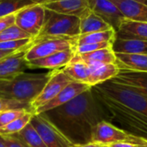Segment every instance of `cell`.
Returning a JSON list of instances; mask_svg holds the SVG:
<instances>
[{
	"label": "cell",
	"mask_w": 147,
	"mask_h": 147,
	"mask_svg": "<svg viewBox=\"0 0 147 147\" xmlns=\"http://www.w3.org/2000/svg\"><path fill=\"white\" fill-rule=\"evenodd\" d=\"M109 115V122L128 134L147 140V98L112 80L91 87Z\"/></svg>",
	"instance_id": "cell-1"
},
{
	"label": "cell",
	"mask_w": 147,
	"mask_h": 147,
	"mask_svg": "<svg viewBox=\"0 0 147 147\" xmlns=\"http://www.w3.org/2000/svg\"><path fill=\"white\" fill-rule=\"evenodd\" d=\"M75 145L90 143L92 129L109 118L92 89L59 107L40 114Z\"/></svg>",
	"instance_id": "cell-2"
},
{
	"label": "cell",
	"mask_w": 147,
	"mask_h": 147,
	"mask_svg": "<svg viewBox=\"0 0 147 147\" xmlns=\"http://www.w3.org/2000/svg\"><path fill=\"white\" fill-rule=\"evenodd\" d=\"M52 71L44 73L22 72L13 78L0 80V98L32 102L49 80Z\"/></svg>",
	"instance_id": "cell-3"
},
{
	"label": "cell",
	"mask_w": 147,
	"mask_h": 147,
	"mask_svg": "<svg viewBox=\"0 0 147 147\" xmlns=\"http://www.w3.org/2000/svg\"><path fill=\"white\" fill-rule=\"evenodd\" d=\"M80 34V18L76 16L57 13L46 9L45 22L37 37H60L75 39Z\"/></svg>",
	"instance_id": "cell-4"
},
{
	"label": "cell",
	"mask_w": 147,
	"mask_h": 147,
	"mask_svg": "<svg viewBox=\"0 0 147 147\" xmlns=\"http://www.w3.org/2000/svg\"><path fill=\"white\" fill-rule=\"evenodd\" d=\"M140 137L132 135L113 123L102 121L92 129L91 143H96L109 146L115 143H132L139 145Z\"/></svg>",
	"instance_id": "cell-5"
},
{
	"label": "cell",
	"mask_w": 147,
	"mask_h": 147,
	"mask_svg": "<svg viewBox=\"0 0 147 147\" xmlns=\"http://www.w3.org/2000/svg\"><path fill=\"white\" fill-rule=\"evenodd\" d=\"M75 39L60 37H45L34 39L33 45L26 52L27 61L45 58L55 53L75 48Z\"/></svg>",
	"instance_id": "cell-6"
},
{
	"label": "cell",
	"mask_w": 147,
	"mask_h": 147,
	"mask_svg": "<svg viewBox=\"0 0 147 147\" xmlns=\"http://www.w3.org/2000/svg\"><path fill=\"white\" fill-rule=\"evenodd\" d=\"M46 9L41 4L28 6L16 14L15 24L33 38L39 35L44 22Z\"/></svg>",
	"instance_id": "cell-7"
},
{
	"label": "cell",
	"mask_w": 147,
	"mask_h": 147,
	"mask_svg": "<svg viewBox=\"0 0 147 147\" xmlns=\"http://www.w3.org/2000/svg\"><path fill=\"white\" fill-rule=\"evenodd\" d=\"M30 123L38 132L47 147H72L74 146L56 127L41 115L34 114Z\"/></svg>",
	"instance_id": "cell-8"
},
{
	"label": "cell",
	"mask_w": 147,
	"mask_h": 147,
	"mask_svg": "<svg viewBox=\"0 0 147 147\" xmlns=\"http://www.w3.org/2000/svg\"><path fill=\"white\" fill-rule=\"evenodd\" d=\"M73 82L63 71L62 68L52 71V75L39 96L31 102L34 112L36 109L43 106L54 98L65 86Z\"/></svg>",
	"instance_id": "cell-9"
},
{
	"label": "cell",
	"mask_w": 147,
	"mask_h": 147,
	"mask_svg": "<svg viewBox=\"0 0 147 147\" xmlns=\"http://www.w3.org/2000/svg\"><path fill=\"white\" fill-rule=\"evenodd\" d=\"M89 9L107 22L116 32L126 18L111 0H88Z\"/></svg>",
	"instance_id": "cell-10"
},
{
	"label": "cell",
	"mask_w": 147,
	"mask_h": 147,
	"mask_svg": "<svg viewBox=\"0 0 147 147\" xmlns=\"http://www.w3.org/2000/svg\"><path fill=\"white\" fill-rule=\"evenodd\" d=\"M90 89H91V86H90L88 84L73 81L70 83L67 86H65L51 101H49L43 106L36 109L34 114H41L48 110H51L53 109H55L57 107H59L63 104H65L68 102L74 99L75 97H77L78 96H79L80 94L89 90Z\"/></svg>",
	"instance_id": "cell-11"
},
{
	"label": "cell",
	"mask_w": 147,
	"mask_h": 147,
	"mask_svg": "<svg viewBox=\"0 0 147 147\" xmlns=\"http://www.w3.org/2000/svg\"><path fill=\"white\" fill-rule=\"evenodd\" d=\"M28 50V49L18 51L0 59V80L13 78L29 69L28 63L25 58Z\"/></svg>",
	"instance_id": "cell-12"
},
{
	"label": "cell",
	"mask_w": 147,
	"mask_h": 147,
	"mask_svg": "<svg viewBox=\"0 0 147 147\" xmlns=\"http://www.w3.org/2000/svg\"><path fill=\"white\" fill-rule=\"evenodd\" d=\"M75 56L74 48L60 51L45 58L28 61L29 69H49L56 70L65 67Z\"/></svg>",
	"instance_id": "cell-13"
},
{
	"label": "cell",
	"mask_w": 147,
	"mask_h": 147,
	"mask_svg": "<svg viewBox=\"0 0 147 147\" xmlns=\"http://www.w3.org/2000/svg\"><path fill=\"white\" fill-rule=\"evenodd\" d=\"M44 8L57 13L76 16L79 18L89 9L88 0H59L43 4Z\"/></svg>",
	"instance_id": "cell-14"
},
{
	"label": "cell",
	"mask_w": 147,
	"mask_h": 147,
	"mask_svg": "<svg viewBox=\"0 0 147 147\" xmlns=\"http://www.w3.org/2000/svg\"><path fill=\"white\" fill-rule=\"evenodd\" d=\"M111 80L133 89L147 98V72L120 71Z\"/></svg>",
	"instance_id": "cell-15"
},
{
	"label": "cell",
	"mask_w": 147,
	"mask_h": 147,
	"mask_svg": "<svg viewBox=\"0 0 147 147\" xmlns=\"http://www.w3.org/2000/svg\"><path fill=\"white\" fill-rule=\"evenodd\" d=\"M88 66L90 75L87 84L91 87L113 79L120 72L116 64H91Z\"/></svg>",
	"instance_id": "cell-16"
},
{
	"label": "cell",
	"mask_w": 147,
	"mask_h": 147,
	"mask_svg": "<svg viewBox=\"0 0 147 147\" xmlns=\"http://www.w3.org/2000/svg\"><path fill=\"white\" fill-rule=\"evenodd\" d=\"M126 19L147 22V5L135 0H111Z\"/></svg>",
	"instance_id": "cell-17"
},
{
	"label": "cell",
	"mask_w": 147,
	"mask_h": 147,
	"mask_svg": "<svg viewBox=\"0 0 147 147\" xmlns=\"http://www.w3.org/2000/svg\"><path fill=\"white\" fill-rule=\"evenodd\" d=\"M117 37L125 40H147V22L125 19L121 23Z\"/></svg>",
	"instance_id": "cell-18"
},
{
	"label": "cell",
	"mask_w": 147,
	"mask_h": 147,
	"mask_svg": "<svg viewBox=\"0 0 147 147\" xmlns=\"http://www.w3.org/2000/svg\"><path fill=\"white\" fill-rule=\"evenodd\" d=\"M120 71L147 72V54L115 53Z\"/></svg>",
	"instance_id": "cell-19"
},
{
	"label": "cell",
	"mask_w": 147,
	"mask_h": 147,
	"mask_svg": "<svg viewBox=\"0 0 147 147\" xmlns=\"http://www.w3.org/2000/svg\"><path fill=\"white\" fill-rule=\"evenodd\" d=\"M110 29H113V28L90 9L80 17V34Z\"/></svg>",
	"instance_id": "cell-20"
},
{
	"label": "cell",
	"mask_w": 147,
	"mask_h": 147,
	"mask_svg": "<svg viewBox=\"0 0 147 147\" xmlns=\"http://www.w3.org/2000/svg\"><path fill=\"white\" fill-rule=\"evenodd\" d=\"M115 53L129 54H147V40H125L116 36L112 44Z\"/></svg>",
	"instance_id": "cell-21"
},
{
	"label": "cell",
	"mask_w": 147,
	"mask_h": 147,
	"mask_svg": "<svg viewBox=\"0 0 147 147\" xmlns=\"http://www.w3.org/2000/svg\"><path fill=\"white\" fill-rule=\"evenodd\" d=\"M75 59L84 62L87 65L91 64H115L116 56L112 47L103 48L91 53L75 54Z\"/></svg>",
	"instance_id": "cell-22"
},
{
	"label": "cell",
	"mask_w": 147,
	"mask_h": 147,
	"mask_svg": "<svg viewBox=\"0 0 147 147\" xmlns=\"http://www.w3.org/2000/svg\"><path fill=\"white\" fill-rule=\"evenodd\" d=\"M64 72L74 82L78 83H88L90 71L87 64L83 61L75 59L74 58L71 62L62 68Z\"/></svg>",
	"instance_id": "cell-23"
},
{
	"label": "cell",
	"mask_w": 147,
	"mask_h": 147,
	"mask_svg": "<svg viewBox=\"0 0 147 147\" xmlns=\"http://www.w3.org/2000/svg\"><path fill=\"white\" fill-rule=\"evenodd\" d=\"M116 36H117L116 31L113 28L106 31L79 34L76 38L75 42H76V46L90 44V43H100V42H106V41L114 42Z\"/></svg>",
	"instance_id": "cell-24"
},
{
	"label": "cell",
	"mask_w": 147,
	"mask_h": 147,
	"mask_svg": "<svg viewBox=\"0 0 147 147\" xmlns=\"http://www.w3.org/2000/svg\"><path fill=\"white\" fill-rule=\"evenodd\" d=\"M16 136L22 139L25 143L30 147H47L45 143L43 142L41 137L33 127V125L29 122L22 130L19 133L15 134Z\"/></svg>",
	"instance_id": "cell-25"
},
{
	"label": "cell",
	"mask_w": 147,
	"mask_h": 147,
	"mask_svg": "<svg viewBox=\"0 0 147 147\" xmlns=\"http://www.w3.org/2000/svg\"><path fill=\"white\" fill-rule=\"evenodd\" d=\"M35 4L32 0H0V17L16 14L21 9Z\"/></svg>",
	"instance_id": "cell-26"
},
{
	"label": "cell",
	"mask_w": 147,
	"mask_h": 147,
	"mask_svg": "<svg viewBox=\"0 0 147 147\" xmlns=\"http://www.w3.org/2000/svg\"><path fill=\"white\" fill-rule=\"evenodd\" d=\"M33 115L34 113L32 112H27L25 115L13 121L8 125L0 127V135H9V134H15L19 133L30 122Z\"/></svg>",
	"instance_id": "cell-27"
},
{
	"label": "cell",
	"mask_w": 147,
	"mask_h": 147,
	"mask_svg": "<svg viewBox=\"0 0 147 147\" xmlns=\"http://www.w3.org/2000/svg\"><path fill=\"white\" fill-rule=\"evenodd\" d=\"M33 38L30 34L21 29L16 24L11 25L3 31L0 33V42L9 41V40H16L20 39H29Z\"/></svg>",
	"instance_id": "cell-28"
},
{
	"label": "cell",
	"mask_w": 147,
	"mask_h": 147,
	"mask_svg": "<svg viewBox=\"0 0 147 147\" xmlns=\"http://www.w3.org/2000/svg\"><path fill=\"white\" fill-rule=\"evenodd\" d=\"M11 109H26L34 113V109L32 108L31 102L0 98V113Z\"/></svg>",
	"instance_id": "cell-29"
},
{
	"label": "cell",
	"mask_w": 147,
	"mask_h": 147,
	"mask_svg": "<svg viewBox=\"0 0 147 147\" xmlns=\"http://www.w3.org/2000/svg\"><path fill=\"white\" fill-rule=\"evenodd\" d=\"M113 42L106 41V42H100V43H90V44H84L76 46L74 48L75 54H83L87 53H91L94 51H97L103 48L112 47Z\"/></svg>",
	"instance_id": "cell-30"
},
{
	"label": "cell",
	"mask_w": 147,
	"mask_h": 147,
	"mask_svg": "<svg viewBox=\"0 0 147 147\" xmlns=\"http://www.w3.org/2000/svg\"><path fill=\"white\" fill-rule=\"evenodd\" d=\"M29 112L26 109H11L0 113V127H3L13 121L18 119L19 117Z\"/></svg>",
	"instance_id": "cell-31"
},
{
	"label": "cell",
	"mask_w": 147,
	"mask_h": 147,
	"mask_svg": "<svg viewBox=\"0 0 147 147\" xmlns=\"http://www.w3.org/2000/svg\"><path fill=\"white\" fill-rule=\"evenodd\" d=\"M7 147H30L22 139L18 138L15 134L2 135Z\"/></svg>",
	"instance_id": "cell-32"
},
{
	"label": "cell",
	"mask_w": 147,
	"mask_h": 147,
	"mask_svg": "<svg viewBox=\"0 0 147 147\" xmlns=\"http://www.w3.org/2000/svg\"><path fill=\"white\" fill-rule=\"evenodd\" d=\"M15 20H16V14L0 17V33L4 29H6L7 28L10 27L11 25L15 24Z\"/></svg>",
	"instance_id": "cell-33"
},
{
	"label": "cell",
	"mask_w": 147,
	"mask_h": 147,
	"mask_svg": "<svg viewBox=\"0 0 147 147\" xmlns=\"http://www.w3.org/2000/svg\"><path fill=\"white\" fill-rule=\"evenodd\" d=\"M108 147H144L143 146H139L132 143H115L112 144Z\"/></svg>",
	"instance_id": "cell-34"
},
{
	"label": "cell",
	"mask_w": 147,
	"mask_h": 147,
	"mask_svg": "<svg viewBox=\"0 0 147 147\" xmlns=\"http://www.w3.org/2000/svg\"><path fill=\"white\" fill-rule=\"evenodd\" d=\"M105 146L96 144V143H88V144H84V145H75L72 147H103Z\"/></svg>",
	"instance_id": "cell-35"
},
{
	"label": "cell",
	"mask_w": 147,
	"mask_h": 147,
	"mask_svg": "<svg viewBox=\"0 0 147 147\" xmlns=\"http://www.w3.org/2000/svg\"><path fill=\"white\" fill-rule=\"evenodd\" d=\"M21 51V50H20ZM18 52V51H17ZM14 53H16V52H11V51H3V50H0V59H4L5 57H8L11 54H13Z\"/></svg>",
	"instance_id": "cell-36"
},
{
	"label": "cell",
	"mask_w": 147,
	"mask_h": 147,
	"mask_svg": "<svg viewBox=\"0 0 147 147\" xmlns=\"http://www.w3.org/2000/svg\"><path fill=\"white\" fill-rule=\"evenodd\" d=\"M32 1L34 2L36 4H41V5H43V4H45L46 3L49 2L50 0H32Z\"/></svg>",
	"instance_id": "cell-37"
},
{
	"label": "cell",
	"mask_w": 147,
	"mask_h": 147,
	"mask_svg": "<svg viewBox=\"0 0 147 147\" xmlns=\"http://www.w3.org/2000/svg\"><path fill=\"white\" fill-rule=\"evenodd\" d=\"M0 147H7L5 142H4V140H3V136H2V135H0Z\"/></svg>",
	"instance_id": "cell-38"
},
{
	"label": "cell",
	"mask_w": 147,
	"mask_h": 147,
	"mask_svg": "<svg viewBox=\"0 0 147 147\" xmlns=\"http://www.w3.org/2000/svg\"><path fill=\"white\" fill-rule=\"evenodd\" d=\"M135 1H138L140 3H145L147 5V0H135Z\"/></svg>",
	"instance_id": "cell-39"
},
{
	"label": "cell",
	"mask_w": 147,
	"mask_h": 147,
	"mask_svg": "<svg viewBox=\"0 0 147 147\" xmlns=\"http://www.w3.org/2000/svg\"><path fill=\"white\" fill-rule=\"evenodd\" d=\"M103 147H108V146H103Z\"/></svg>",
	"instance_id": "cell-40"
}]
</instances>
